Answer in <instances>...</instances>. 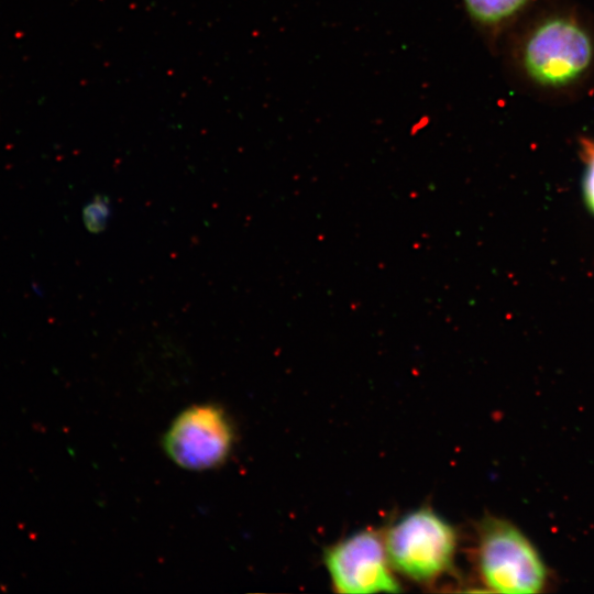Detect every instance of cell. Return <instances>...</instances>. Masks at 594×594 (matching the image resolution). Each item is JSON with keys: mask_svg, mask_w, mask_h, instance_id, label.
<instances>
[{"mask_svg": "<svg viewBox=\"0 0 594 594\" xmlns=\"http://www.w3.org/2000/svg\"><path fill=\"white\" fill-rule=\"evenodd\" d=\"M476 559L481 579L491 591L539 593L548 583V570L536 547L505 519L490 516L481 521Z\"/></svg>", "mask_w": 594, "mask_h": 594, "instance_id": "obj_1", "label": "cell"}, {"mask_svg": "<svg viewBox=\"0 0 594 594\" xmlns=\"http://www.w3.org/2000/svg\"><path fill=\"white\" fill-rule=\"evenodd\" d=\"M391 565L417 582H431L452 565L453 527L430 508H419L394 522L384 537Z\"/></svg>", "mask_w": 594, "mask_h": 594, "instance_id": "obj_2", "label": "cell"}, {"mask_svg": "<svg viewBox=\"0 0 594 594\" xmlns=\"http://www.w3.org/2000/svg\"><path fill=\"white\" fill-rule=\"evenodd\" d=\"M594 45L588 32L575 20L553 16L537 25L525 42L526 74L546 87L576 81L588 69Z\"/></svg>", "mask_w": 594, "mask_h": 594, "instance_id": "obj_3", "label": "cell"}, {"mask_svg": "<svg viewBox=\"0 0 594 594\" xmlns=\"http://www.w3.org/2000/svg\"><path fill=\"white\" fill-rule=\"evenodd\" d=\"M164 450L173 462L190 471L218 466L228 458L233 430L223 410L196 405L182 411L164 437Z\"/></svg>", "mask_w": 594, "mask_h": 594, "instance_id": "obj_4", "label": "cell"}, {"mask_svg": "<svg viewBox=\"0 0 594 594\" xmlns=\"http://www.w3.org/2000/svg\"><path fill=\"white\" fill-rule=\"evenodd\" d=\"M324 565L333 587L340 593L398 592L384 538L374 530H361L330 546Z\"/></svg>", "mask_w": 594, "mask_h": 594, "instance_id": "obj_5", "label": "cell"}, {"mask_svg": "<svg viewBox=\"0 0 594 594\" xmlns=\"http://www.w3.org/2000/svg\"><path fill=\"white\" fill-rule=\"evenodd\" d=\"M473 19L485 24L498 23L517 13L528 0H463Z\"/></svg>", "mask_w": 594, "mask_h": 594, "instance_id": "obj_6", "label": "cell"}, {"mask_svg": "<svg viewBox=\"0 0 594 594\" xmlns=\"http://www.w3.org/2000/svg\"><path fill=\"white\" fill-rule=\"evenodd\" d=\"M111 216L109 199L103 196L94 197L82 209V220L86 228L98 233L105 230Z\"/></svg>", "mask_w": 594, "mask_h": 594, "instance_id": "obj_7", "label": "cell"}, {"mask_svg": "<svg viewBox=\"0 0 594 594\" xmlns=\"http://www.w3.org/2000/svg\"><path fill=\"white\" fill-rule=\"evenodd\" d=\"M581 154L585 164L584 197L587 207L594 213V139H583Z\"/></svg>", "mask_w": 594, "mask_h": 594, "instance_id": "obj_8", "label": "cell"}]
</instances>
